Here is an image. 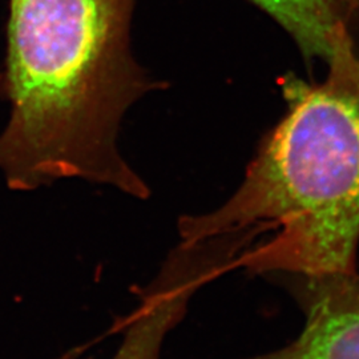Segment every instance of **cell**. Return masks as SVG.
Masks as SVG:
<instances>
[{
    "label": "cell",
    "mask_w": 359,
    "mask_h": 359,
    "mask_svg": "<svg viewBox=\"0 0 359 359\" xmlns=\"http://www.w3.org/2000/svg\"><path fill=\"white\" fill-rule=\"evenodd\" d=\"M217 277L209 257L193 248L170 252L136 310L124 323V335L112 359H160L167 334L179 323L194 293Z\"/></svg>",
    "instance_id": "4"
},
{
    "label": "cell",
    "mask_w": 359,
    "mask_h": 359,
    "mask_svg": "<svg viewBox=\"0 0 359 359\" xmlns=\"http://www.w3.org/2000/svg\"><path fill=\"white\" fill-rule=\"evenodd\" d=\"M305 316L289 345L244 359H359V273L281 274Z\"/></svg>",
    "instance_id": "3"
},
{
    "label": "cell",
    "mask_w": 359,
    "mask_h": 359,
    "mask_svg": "<svg viewBox=\"0 0 359 359\" xmlns=\"http://www.w3.org/2000/svg\"><path fill=\"white\" fill-rule=\"evenodd\" d=\"M133 8L135 0H10L0 172L13 191L81 179L151 196L118 151L129 108L167 87L133 57Z\"/></svg>",
    "instance_id": "1"
},
{
    "label": "cell",
    "mask_w": 359,
    "mask_h": 359,
    "mask_svg": "<svg viewBox=\"0 0 359 359\" xmlns=\"http://www.w3.org/2000/svg\"><path fill=\"white\" fill-rule=\"evenodd\" d=\"M268 13L294 40L305 62L325 65L334 40L353 32L359 0H249Z\"/></svg>",
    "instance_id": "5"
},
{
    "label": "cell",
    "mask_w": 359,
    "mask_h": 359,
    "mask_svg": "<svg viewBox=\"0 0 359 359\" xmlns=\"http://www.w3.org/2000/svg\"><path fill=\"white\" fill-rule=\"evenodd\" d=\"M321 83L281 79L287 111L262 137L240 188L206 215L180 218L181 241L258 229L238 257L252 274L358 271L359 50L334 40Z\"/></svg>",
    "instance_id": "2"
}]
</instances>
